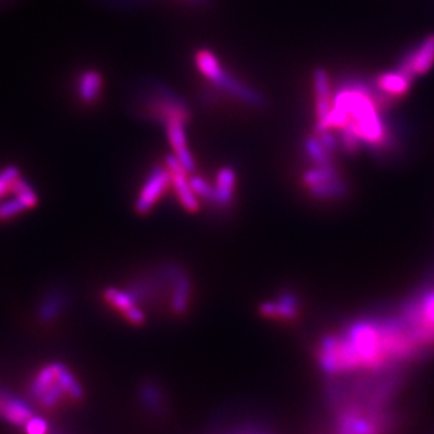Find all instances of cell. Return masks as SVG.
<instances>
[{"mask_svg":"<svg viewBox=\"0 0 434 434\" xmlns=\"http://www.w3.org/2000/svg\"><path fill=\"white\" fill-rule=\"evenodd\" d=\"M421 347L406 325L357 322L342 337L322 342L319 361L327 374L374 369L403 358Z\"/></svg>","mask_w":434,"mask_h":434,"instance_id":"obj_1","label":"cell"},{"mask_svg":"<svg viewBox=\"0 0 434 434\" xmlns=\"http://www.w3.org/2000/svg\"><path fill=\"white\" fill-rule=\"evenodd\" d=\"M376 102L379 99L372 89L361 84L342 87L333 99V106L347 114V124L342 129H347L361 144L369 147H381L388 140V131L378 114Z\"/></svg>","mask_w":434,"mask_h":434,"instance_id":"obj_2","label":"cell"},{"mask_svg":"<svg viewBox=\"0 0 434 434\" xmlns=\"http://www.w3.org/2000/svg\"><path fill=\"white\" fill-rule=\"evenodd\" d=\"M196 65L199 71L219 89L230 93L232 96L243 100L247 104L256 107H261L264 104V97L257 90L244 85L233 75L224 72L223 67L220 65L217 57L213 53L207 50H200L196 54Z\"/></svg>","mask_w":434,"mask_h":434,"instance_id":"obj_3","label":"cell"},{"mask_svg":"<svg viewBox=\"0 0 434 434\" xmlns=\"http://www.w3.org/2000/svg\"><path fill=\"white\" fill-rule=\"evenodd\" d=\"M406 320L405 325L419 346L434 343V292L422 298L408 312Z\"/></svg>","mask_w":434,"mask_h":434,"instance_id":"obj_4","label":"cell"},{"mask_svg":"<svg viewBox=\"0 0 434 434\" xmlns=\"http://www.w3.org/2000/svg\"><path fill=\"white\" fill-rule=\"evenodd\" d=\"M173 185V174L168 170V167L157 166L151 170L148 175L144 186L141 188L140 196L136 200L134 209L137 215H147L156 203L160 200V197L164 195V192L168 189V186Z\"/></svg>","mask_w":434,"mask_h":434,"instance_id":"obj_5","label":"cell"},{"mask_svg":"<svg viewBox=\"0 0 434 434\" xmlns=\"http://www.w3.org/2000/svg\"><path fill=\"white\" fill-rule=\"evenodd\" d=\"M148 113L163 121L164 124L173 119H179L186 123L189 119V109L186 104L167 87H157V96L148 99Z\"/></svg>","mask_w":434,"mask_h":434,"instance_id":"obj_6","label":"cell"},{"mask_svg":"<svg viewBox=\"0 0 434 434\" xmlns=\"http://www.w3.org/2000/svg\"><path fill=\"white\" fill-rule=\"evenodd\" d=\"M434 65V34L428 36L419 47L409 53V55L399 64L398 70L412 80L416 75L429 72Z\"/></svg>","mask_w":434,"mask_h":434,"instance_id":"obj_7","label":"cell"},{"mask_svg":"<svg viewBox=\"0 0 434 434\" xmlns=\"http://www.w3.org/2000/svg\"><path fill=\"white\" fill-rule=\"evenodd\" d=\"M166 166L173 174V186H174L175 195L180 205L188 210V212H197L200 207L199 197L195 195V192L190 188L188 173L183 170L180 163L178 161L176 157L168 156L166 160Z\"/></svg>","mask_w":434,"mask_h":434,"instance_id":"obj_8","label":"cell"},{"mask_svg":"<svg viewBox=\"0 0 434 434\" xmlns=\"http://www.w3.org/2000/svg\"><path fill=\"white\" fill-rule=\"evenodd\" d=\"M167 136L171 147L174 148L175 157L183 167V170L190 174L195 171V160L189 151L186 134H185V121L179 119H173L166 123Z\"/></svg>","mask_w":434,"mask_h":434,"instance_id":"obj_9","label":"cell"},{"mask_svg":"<svg viewBox=\"0 0 434 434\" xmlns=\"http://www.w3.org/2000/svg\"><path fill=\"white\" fill-rule=\"evenodd\" d=\"M33 409L21 398L13 396L7 392H0V418L6 422L24 428L33 418Z\"/></svg>","mask_w":434,"mask_h":434,"instance_id":"obj_10","label":"cell"},{"mask_svg":"<svg viewBox=\"0 0 434 434\" xmlns=\"http://www.w3.org/2000/svg\"><path fill=\"white\" fill-rule=\"evenodd\" d=\"M313 87L316 94V116L318 123H322L332 112L333 107V96H332V85L330 78L326 70L318 68L313 74Z\"/></svg>","mask_w":434,"mask_h":434,"instance_id":"obj_11","label":"cell"},{"mask_svg":"<svg viewBox=\"0 0 434 434\" xmlns=\"http://www.w3.org/2000/svg\"><path fill=\"white\" fill-rule=\"evenodd\" d=\"M236 180H237V175H236V171L233 168H230V167L222 168L217 174V178H216V185L213 186L215 193H213L212 203L216 205V206L230 205V202L233 200V196H234Z\"/></svg>","mask_w":434,"mask_h":434,"instance_id":"obj_12","label":"cell"},{"mask_svg":"<svg viewBox=\"0 0 434 434\" xmlns=\"http://www.w3.org/2000/svg\"><path fill=\"white\" fill-rule=\"evenodd\" d=\"M170 276L174 282L171 308L176 315H182L186 312L188 305H189L190 281L180 269H176L174 266L170 269Z\"/></svg>","mask_w":434,"mask_h":434,"instance_id":"obj_13","label":"cell"},{"mask_svg":"<svg viewBox=\"0 0 434 434\" xmlns=\"http://www.w3.org/2000/svg\"><path fill=\"white\" fill-rule=\"evenodd\" d=\"M412 81L413 80L411 77L396 70L394 72L382 74L376 80V87L386 96H401L409 90Z\"/></svg>","mask_w":434,"mask_h":434,"instance_id":"obj_14","label":"cell"},{"mask_svg":"<svg viewBox=\"0 0 434 434\" xmlns=\"http://www.w3.org/2000/svg\"><path fill=\"white\" fill-rule=\"evenodd\" d=\"M310 195L318 197V199H339V197H343L346 196L348 192L347 183L340 178H336V179H332V180H327V182H323V183H319V185H315V186H310L308 188Z\"/></svg>","mask_w":434,"mask_h":434,"instance_id":"obj_15","label":"cell"},{"mask_svg":"<svg viewBox=\"0 0 434 434\" xmlns=\"http://www.w3.org/2000/svg\"><path fill=\"white\" fill-rule=\"evenodd\" d=\"M102 77L99 72L96 71H87L81 75L80 82H78V93L80 97L85 102V103H92L94 102L102 90Z\"/></svg>","mask_w":434,"mask_h":434,"instance_id":"obj_16","label":"cell"},{"mask_svg":"<svg viewBox=\"0 0 434 434\" xmlns=\"http://www.w3.org/2000/svg\"><path fill=\"white\" fill-rule=\"evenodd\" d=\"M104 300L114 309H117L119 312H126L127 309L133 308L137 305V299L136 296L130 292V291H123L119 288H106L103 292Z\"/></svg>","mask_w":434,"mask_h":434,"instance_id":"obj_17","label":"cell"},{"mask_svg":"<svg viewBox=\"0 0 434 434\" xmlns=\"http://www.w3.org/2000/svg\"><path fill=\"white\" fill-rule=\"evenodd\" d=\"M305 150L308 157L316 164V166H329L333 164V157L325 146L323 143L319 140L318 136H312L308 137L305 141Z\"/></svg>","mask_w":434,"mask_h":434,"instance_id":"obj_18","label":"cell"},{"mask_svg":"<svg viewBox=\"0 0 434 434\" xmlns=\"http://www.w3.org/2000/svg\"><path fill=\"white\" fill-rule=\"evenodd\" d=\"M273 303H275V319L289 320V319L296 318L298 308H299V300L296 295L291 292H285Z\"/></svg>","mask_w":434,"mask_h":434,"instance_id":"obj_19","label":"cell"},{"mask_svg":"<svg viewBox=\"0 0 434 434\" xmlns=\"http://www.w3.org/2000/svg\"><path fill=\"white\" fill-rule=\"evenodd\" d=\"M336 178H340V173L333 164L316 166L313 170L306 171L302 176L303 183L308 188L323 183V182H327V180H332V179H336Z\"/></svg>","mask_w":434,"mask_h":434,"instance_id":"obj_20","label":"cell"},{"mask_svg":"<svg viewBox=\"0 0 434 434\" xmlns=\"http://www.w3.org/2000/svg\"><path fill=\"white\" fill-rule=\"evenodd\" d=\"M189 183H190V188H192V190L195 192V195H196L197 197H203V199L212 202L213 193H215L213 185H210L207 180H205V179L200 178V176L189 178Z\"/></svg>","mask_w":434,"mask_h":434,"instance_id":"obj_21","label":"cell"},{"mask_svg":"<svg viewBox=\"0 0 434 434\" xmlns=\"http://www.w3.org/2000/svg\"><path fill=\"white\" fill-rule=\"evenodd\" d=\"M24 430L27 434H48V423L38 416H33L24 426Z\"/></svg>","mask_w":434,"mask_h":434,"instance_id":"obj_22","label":"cell"},{"mask_svg":"<svg viewBox=\"0 0 434 434\" xmlns=\"http://www.w3.org/2000/svg\"><path fill=\"white\" fill-rule=\"evenodd\" d=\"M316 136L319 137V140L323 143V146H325L330 153H335V151L339 150V147H340V140H339V137H336L330 130L316 131Z\"/></svg>","mask_w":434,"mask_h":434,"instance_id":"obj_23","label":"cell"},{"mask_svg":"<svg viewBox=\"0 0 434 434\" xmlns=\"http://www.w3.org/2000/svg\"><path fill=\"white\" fill-rule=\"evenodd\" d=\"M121 315H123V318H124L129 323H131V325H134V326H141V325H144V322H146V315H144V312H143L137 305L133 306V308H130V309H127V310L123 312Z\"/></svg>","mask_w":434,"mask_h":434,"instance_id":"obj_24","label":"cell"},{"mask_svg":"<svg viewBox=\"0 0 434 434\" xmlns=\"http://www.w3.org/2000/svg\"><path fill=\"white\" fill-rule=\"evenodd\" d=\"M60 308H61V300L50 299L41 308V318L44 320H50V319L55 318L58 315V312H60Z\"/></svg>","mask_w":434,"mask_h":434,"instance_id":"obj_25","label":"cell"}]
</instances>
